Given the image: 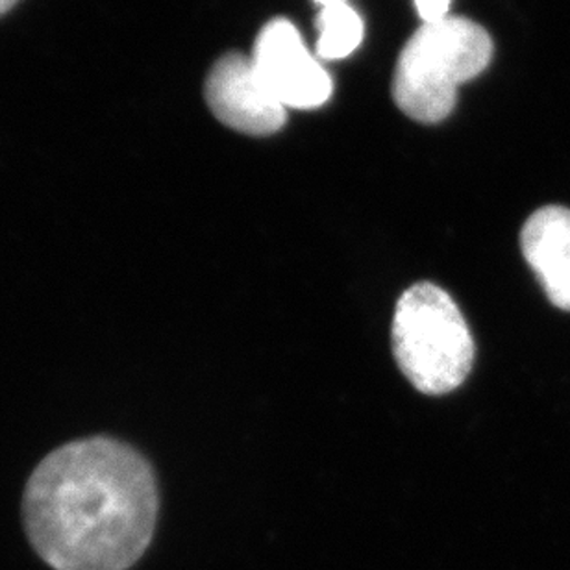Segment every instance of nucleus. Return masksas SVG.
I'll return each instance as SVG.
<instances>
[{
    "instance_id": "6",
    "label": "nucleus",
    "mask_w": 570,
    "mask_h": 570,
    "mask_svg": "<svg viewBox=\"0 0 570 570\" xmlns=\"http://www.w3.org/2000/svg\"><path fill=\"white\" fill-rule=\"evenodd\" d=\"M521 248L549 301L570 312V209H538L522 226Z\"/></svg>"
},
{
    "instance_id": "10",
    "label": "nucleus",
    "mask_w": 570,
    "mask_h": 570,
    "mask_svg": "<svg viewBox=\"0 0 570 570\" xmlns=\"http://www.w3.org/2000/svg\"><path fill=\"white\" fill-rule=\"evenodd\" d=\"M315 2H318L323 8H326V6L343 4L345 0H315Z\"/></svg>"
},
{
    "instance_id": "7",
    "label": "nucleus",
    "mask_w": 570,
    "mask_h": 570,
    "mask_svg": "<svg viewBox=\"0 0 570 570\" xmlns=\"http://www.w3.org/2000/svg\"><path fill=\"white\" fill-rule=\"evenodd\" d=\"M317 55L323 60H343L362 45L363 19L352 6H326L317 21Z\"/></svg>"
},
{
    "instance_id": "1",
    "label": "nucleus",
    "mask_w": 570,
    "mask_h": 570,
    "mask_svg": "<svg viewBox=\"0 0 570 570\" xmlns=\"http://www.w3.org/2000/svg\"><path fill=\"white\" fill-rule=\"evenodd\" d=\"M158 483L138 450L114 438L63 444L28 480L22 521L55 570H130L150 547Z\"/></svg>"
},
{
    "instance_id": "2",
    "label": "nucleus",
    "mask_w": 570,
    "mask_h": 570,
    "mask_svg": "<svg viewBox=\"0 0 570 570\" xmlns=\"http://www.w3.org/2000/svg\"><path fill=\"white\" fill-rule=\"evenodd\" d=\"M491 56L493 41L476 22L452 16L424 22L396 61V106L415 121H443L454 110L458 88L478 77Z\"/></svg>"
},
{
    "instance_id": "3",
    "label": "nucleus",
    "mask_w": 570,
    "mask_h": 570,
    "mask_svg": "<svg viewBox=\"0 0 570 570\" xmlns=\"http://www.w3.org/2000/svg\"><path fill=\"white\" fill-rule=\"evenodd\" d=\"M391 332L399 367L424 395L458 390L471 373V330L454 298L439 285L421 282L404 291Z\"/></svg>"
},
{
    "instance_id": "8",
    "label": "nucleus",
    "mask_w": 570,
    "mask_h": 570,
    "mask_svg": "<svg viewBox=\"0 0 570 570\" xmlns=\"http://www.w3.org/2000/svg\"><path fill=\"white\" fill-rule=\"evenodd\" d=\"M452 0H415L419 16L424 22H438L446 19Z\"/></svg>"
},
{
    "instance_id": "4",
    "label": "nucleus",
    "mask_w": 570,
    "mask_h": 570,
    "mask_svg": "<svg viewBox=\"0 0 570 570\" xmlns=\"http://www.w3.org/2000/svg\"><path fill=\"white\" fill-rule=\"evenodd\" d=\"M250 58L265 86L285 108L312 110L332 95V78L287 19H275L262 28Z\"/></svg>"
},
{
    "instance_id": "5",
    "label": "nucleus",
    "mask_w": 570,
    "mask_h": 570,
    "mask_svg": "<svg viewBox=\"0 0 570 570\" xmlns=\"http://www.w3.org/2000/svg\"><path fill=\"white\" fill-rule=\"evenodd\" d=\"M209 110L226 127L248 136H269L284 127L285 108L259 77L253 58L226 55L206 80Z\"/></svg>"
},
{
    "instance_id": "9",
    "label": "nucleus",
    "mask_w": 570,
    "mask_h": 570,
    "mask_svg": "<svg viewBox=\"0 0 570 570\" xmlns=\"http://www.w3.org/2000/svg\"><path fill=\"white\" fill-rule=\"evenodd\" d=\"M17 2H19V0H0V16L6 13V11L11 10Z\"/></svg>"
}]
</instances>
